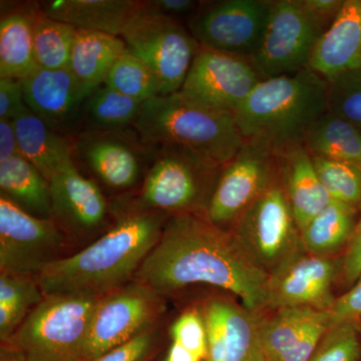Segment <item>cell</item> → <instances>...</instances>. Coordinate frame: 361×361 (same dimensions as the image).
I'll use <instances>...</instances> for the list:
<instances>
[{
	"label": "cell",
	"mask_w": 361,
	"mask_h": 361,
	"mask_svg": "<svg viewBox=\"0 0 361 361\" xmlns=\"http://www.w3.org/2000/svg\"><path fill=\"white\" fill-rule=\"evenodd\" d=\"M135 278L161 296L208 284L231 292L254 312L269 302L270 275L253 262L232 233L214 225L206 214L169 217Z\"/></svg>",
	"instance_id": "cell-1"
},
{
	"label": "cell",
	"mask_w": 361,
	"mask_h": 361,
	"mask_svg": "<svg viewBox=\"0 0 361 361\" xmlns=\"http://www.w3.org/2000/svg\"><path fill=\"white\" fill-rule=\"evenodd\" d=\"M168 217L135 206L90 246L45 266L37 280L44 296L104 295L135 276L156 245Z\"/></svg>",
	"instance_id": "cell-2"
},
{
	"label": "cell",
	"mask_w": 361,
	"mask_h": 361,
	"mask_svg": "<svg viewBox=\"0 0 361 361\" xmlns=\"http://www.w3.org/2000/svg\"><path fill=\"white\" fill-rule=\"evenodd\" d=\"M329 111V80L310 68L261 80L234 116L244 141L278 156L296 145Z\"/></svg>",
	"instance_id": "cell-3"
},
{
	"label": "cell",
	"mask_w": 361,
	"mask_h": 361,
	"mask_svg": "<svg viewBox=\"0 0 361 361\" xmlns=\"http://www.w3.org/2000/svg\"><path fill=\"white\" fill-rule=\"evenodd\" d=\"M133 127L149 148L180 147L220 166L231 160L244 144L234 114L210 108L180 92L142 104Z\"/></svg>",
	"instance_id": "cell-4"
},
{
	"label": "cell",
	"mask_w": 361,
	"mask_h": 361,
	"mask_svg": "<svg viewBox=\"0 0 361 361\" xmlns=\"http://www.w3.org/2000/svg\"><path fill=\"white\" fill-rule=\"evenodd\" d=\"M103 295L44 296L21 323L6 348L25 361H84L90 319Z\"/></svg>",
	"instance_id": "cell-5"
},
{
	"label": "cell",
	"mask_w": 361,
	"mask_h": 361,
	"mask_svg": "<svg viewBox=\"0 0 361 361\" xmlns=\"http://www.w3.org/2000/svg\"><path fill=\"white\" fill-rule=\"evenodd\" d=\"M154 149L135 206L172 215L206 214L223 166L180 147Z\"/></svg>",
	"instance_id": "cell-6"
},
{
	"label": "cell",
	"mask_w": 361,
	"mask_h": 361,
	"mask_svg": "<svg viewBox=\"0 0 361 361\" xmlns=\"http://www.w3.org/2000/svg\"><path fill=\"white\" fill-rule=\"evenodd\" d=\"M121 37L128 51L156 73L161 96L182 90L200 45L179 21L156 13L140 1Z\"/></svg>",
	"instance_id": "cell-7"
},
{
	"label": "cell",
	"mask_w": 361,
	"mask_h": 361,
	"mask_svg": "<svg viewBox=\"0 0 361 361\" xmlns=\"http://www.w3.org/2000/svg\"><path fill=\"white\" fill-rule=\"evenodd\" d=\"M234 225L239 245L269 275L299 252L300 230L281 183L272 185Z\"/></svg>",
	"instance_id": "cell-8"
},
{
	"label": "cell",
	"mask_w": 361,
	"mask_h": 361,
	"mask_svg": "<svg viewBox=\"0 0 361 361\" xmlns=\"http://www.w3.org/2000/svg\"><path fill=\"white\" fill-rule=\"evenodd\" d=\"M326 28L301 0L271 1L262 42L249 61L262 80L292 75L307 68L315 45Z\"/></svg>",
	"instance_id": "cell-9"
},
{
	"label": "cell",
	"mask_w": 361,
	"mask_h": 361,
	"mask_svg": "<svg viewBox=\"0 0 361 361\" xmlns=\"http://www.w3.org/2000/svg\"><path fill=\"white\" fill-rule=\"evenodd\" d=\"M164 310L163 299L135 280L99 299L90 319L84 361H92L153 327Z\"/></svg>",
	"instance_id": "cell-10"
},
{
	"label": "cell",
	"mask_w": 361,
	"mask_h": 361,
	"mask_svg": "<svg viewBox=\"0 0 361 361\" xmlns=\"http://www.w3.org/2000/svg\"><path fill=\"white\" fill-rule=\"evenodd\" d=\"M280 176V158L264 145L244 141L238 153L221 169L206 216L218 227L237 220Z\"/></svg>",
	"instance_id": "cell-11"
},
{
	"label": "cell",
	"mask_w": 361,
	"mask_h": 361,
	"mask_svg": "<svg viewBox=\"0 0 361 361\" xmlns=\"http://www.w3.org/2000/svg\"><path fill=\"white\" fill-rule=\"evenodd\" d=\"M65 237L54 219L32 215L0 195V272L37 277L61 258Z\"/></svg>",
	"instance_id": "cell-12"
},
{
	"label": "cell",
	"mask_w": 361,
	"mask_h": 361,
	"mask_svg": "<svg viewBox=\"0 0 361 361\" xmlns=\"http://www.w3.org/2000/svg\"><path fill=\"white\" fill-rule=\"evenodd\" d=\"M271 1L225 0L195 14L189 32L201 47L250 59L262 42Z\"/></svg>",
	"instance_id": "cell-13"
},
{
	"label": "cell",
	"mask_w": 361,
	"mask_h": 361,
	"mask_svg": "<svg viewBox=\"0 0 361 361\" xmlns=\"http://www.w3.org/2000/svg\"><path fill=\"white\" fill-rule=\"evenodd\" d=\"M261 80L248 59L200 45L180 92L210 108L234 114Z\"/></svg>",
	"instance_id": "cell-14"
},
{
	"label": "cell",
	"mask_w": 361,
	"mask_h": 361,
	"mask_svg": "<svg viewBox=\"0 0 361 361\" xmlns=\"http://www.w3.org/2000/svg\"><path fill=\"white\" fill-rule=\"evenodd\" d=\"M337 263L329 256L296 253L270 274L268 307L331 310Z\"/></svg>",
	"instance_id": "cell-15"
},
{
	"label": "cell",
	"mask_w": 361,
	"mask_h": 361,
	"mask_svg": "<svg viewBox=\"0 0 361 361\" xmlns=\"http://www.w3.org/2000/svg\"><path fill=\"white\" fill-rule=\"evenodd\" d=\"M254 311L227 299L214 298L204 307L206 361H266L261 319Z\"/></svg>",
	"instance_id": "cell-16"
},
{
	"label": "cell",
	"mask_w": 361,
	"mask_h": 361,
	"mask_svg": "<svg viewBox=\"0 0 361 361\" xmlns=\"http://www.w3.org/2000/svg\"><path fill=\"white\" fill-rule=\"evenodd\" d=\"M122 130H84L73 142V152L97 179L113 189H129L142 174L146 145Z\"/></svg>",
	"instance_id": "cell-17"
},
{
	"label": "cell",
	"mask_w": 361,
	"mask_h": 361,
	"mask_svg": "<svg viewBox=\"0 0 361 361\" xmlns=\"http://www.w3.org/2000/svg\"><path fill=\"white\" fill-rule=\"evenodd\" d=\"M27 108L56 132L70 130L80 122L87 94L70 68L37 66L23 80Z\"/></svg>",
	"instance_id": "cell-18"
},
{
	"label": "cell",
	"mask_w": 361,
	"mask_h": 361,
	"mask_svg": "<svg viewBox=\"0 0 361 361\" xmlns=\"http://www.w3.org/2000/svg\"><path fill=\"white\" fill-rule=\"evenodd\" d=\"M52 219L66 231L85 234L99 229L108 214L101 189L71 164L49 180Z\"/></svg>",
	"instance_id": "cell-19"
},
{
	"label": "cell",
	"mask_w": 361,
	"mask_h": 361,
	"mask_svg": "<svg viewBox=\"0 0 361 361\" xmlns=\"http://www.w3.org/2000/svg\"><path fill=\"white\" fill-rule=\"evenodd\" d=\"M310 70L325 80L361 70V0H344L311 56Z\"/></svg>",
	"instance_id": "cell-20"
},
{
	"label": "cell",
	"mask_w": 361,
	"mask_h": 361,
	"mask_svg": "<svg viewBox=\"0 0 361 361\" xmlns=\"http://www.w3.org/2000/svg\"><path fill=\"white\" fill-rule=\"evenodd\" d=\"M279 158L282 186L301 231L332 199L318 177L312 157L302 144L287 149Z\"/></svg>",
	"instance_id": "cell-21"
},
{
	"label": "cell",
	"mask_w": 361,
	"mask_h": 361,
	"mask_svg": "<svg viewBox=\"0 0 361 361\" xmlns=\"http://www.w3.org/2000/svg\"><path fill=\"white\" fill-rule=\"evenodd\" d=\"M20 154L51 180L73 161V145L26 106L13 120Z\"/></svg>",
	"instance_id": "cell-22"
},
{
	"label": "cell",
	"mask_w": 361,
	"mask_h": 361,
	"mask_svg": "<svg viewBox=\"0 0 361 361\" xmlns=\"http://www.w3.org/2000/svg\"><path fill=\"white\" fill-rule=\"evenodd\" d=\"M140 1L135 0H52L40 8L49 18L78 30H92L121 37Z\"/></svg>",
	"instance_id": "cell-23"
},
{
	"label": "cell",
	"mask_w": 361,
	"mask_h": 361,
	"mask_svg": "<svg viewBox=\"0 0 361 361\" xmlns=\"http://www.w3.org/2000/svg\"><path fill=\"white\" fill-rule=\"evenodd\" d=\"M37 4L2 11L0 20V78L23 80L37 68L33 49Z\"/></svg>",
	"instance_id": "cell-24"
},
{
	"label": "cell",
	"mask_w": 361,
	"mask_h": 361,
	"mask_svg": "<svg viewBox=\"0 0 361 361\" xmlns=\"http://www.w3.org/2000/svg\"><path fill=\"white\" fill-rule=\"evenodd\" d=\"M127 51V45L121 37L78 30L68 68L89 96L92 90L104 84L109 71Z\"/></svg>",
	"instance_id": "cell-25"
},
{
	"label": "cell",
	"mask_w": 361,
	"mask_h": 361,
	"mask_svg": "<svg viewBox=\"0 0 361 361\" xmlns=\"http://www.w3.org/2000/svg\"><path fill=\"white\" fill-rule=\"evenodd\" d=\"M0 189L26 212L52 219L49 180L20 154L0 161Z\"/></svg>",
	"instance_id": "cell-26"
},
{
	"label": "cell",
	"mask_w": 361,
	"mask_h": 361,
	"mask_svg": "<svg viewBox=\"0 0 361 361\" xmlns=\"http://www.w3.org/2000/svg\"><path fill=\"white\" fill-rule=\"evenodd\" d=\"M324 310L278 308L269 319L261 320L260 332L266 361H281L302 343Z\"/></svg>",
	"instance_id": "cell-27"
},
{
	"label": "cell",
	"mask_w": 361,
	"mask_h": 361,
	"mask_svg": "<svg viewBox=\"0 0 361 361\" xmlns=\"http://www.w3.org/2000/svg\"><path fill=\"white\" fill-rule=\"evenodd\" d=\"M357 209L331 200L300 231L301 245L308 253L329 256L348 243L356 226Z\"/></svg>",
	"instance_id": "cell-28"
},
{
	"label": "cell",
	"mask_w": 361,
	"mask_h": 361,
	"mask_svg": "<svg viewBox=\"0 0 361 361\" xmlns=\"http://www.w3.org/2000/svg\"><path fill=\"white\" fill-rule=\"evenodd\" d=\"M303 146L311 157L345 161L361 167V132L327 111L306 135Z\"/></svg>",
	"instance_id": "cell-29"
},
{
	"label": "cell",
	"mask_w": 361,
	"mask_h": 361,
	"mask_svg": "<svg viewBox=\"0 0 361 361\" xmlns=\"http://www.w3.org/2000/svg\"><path fill=\"white\" fill-rule=\"evenodd\" d=\"M142 106L103 84L85 99L80 121L85 123V130H123L135 125Z\"/></svg>",
	"instance_id": "cell-30"
},
{
	"label": "cell",
	"mask_w": 361,
	"mask_h": 361,
	"mask_svg": "<svg viewBox=\"0 0 361 361\" xmlns=\"http://www.w3.org/2000/svg\"><path fill=\"white\" fill-rule=\"evenodd\" d=\"M77 32L73 26L47 16L37 4L33 16V49L37 66L47 70L68 68Z\"/></svg>",
	"instance_id": "cell-31"
},
{
	"label": "cell",
	"mask_w": 361,
	"mask_h": 361,
	"mask_svg": "<svg viewBox=\"0 0 361 361\" xmlns=\"http://www.w3.org/2000/svg\"><path fill=\"white\" fill-rule=\"evenodd\" d=\"M37 279L0 272V338L13 336L28 314L44 299Z\"/></svg>",
	"instance_id": "cell-32"
},
{
	"label": "cell",
	"mask_w": 361,
	"mask_h": 361,
	"mask_svg": "<svg viewBox=\"0 0 361 361\" xmlns=\"http://www.w3.org/2000/svg\"><path fill=\"white\" fill-rule=\"evenodd\" d=\"M104 85L142 104L163 94L156 73L145 61L128 51L109 71Z\"/></svg>",
	"instance_id": "cell-33"
},
{
	"label": "cell",
	"mask_w": 361,
	"mask_h": 361,
	"mask_svg": "<svg viewBox=\"0 0 361 361\" xmlns=\"http://www.w3.org/2000/svg\"><path fill=\"white\" fill-rule=\"evenodd\" d=\"M318 177L332 200L361 206V167L355 164L312 157Z\"/></svg>",
	"instance_id": "cell-34"
},
{
	"label": "cell",
	"mask_w": 361,
	"mask_h": 361,
	"mask_svg": "<svg viewBox=\"0 0 361 361\" xmlns=\"http://www.w3.org/2000/svg\"><path fill=\"white\" fill-rule=\"evenodd\" d=\"M329 111L361 132V70L329 80Z\"/></svg>",
	"instance_id": "cell-35"
},
{
	"label": "cell",
	"mask_w": 361,
	"mask_h": 361,
	"mask_svg": "<svg viewBox=\"0 0 361 361\" xmlns=\"http://www.w3.org/2000/svg\"><path fill=\"white\" fill-rule=\"evenodd\" d=\"M361 353L357 323L332 325L310 361H358Z\"/></svg>",
	"instance_id": "cell-36"
},
{
	"label": "cell",
	"mask_w": 361,
	"mask_h": 361,
	"mask_svg": "<svg viewBox=\"0 0 361 361\" xmlns=\"http://www.w3.org/2000/svg\"><path fill=\"white\" fill-rule=\"evenodd\" d=\"M173 342L179 344L201 360L207 356V330L201 312L186 311L171 327Z\"/></svg>",
	"instance_id": "cell-37"
},
{
	"label": "cell",
	"mask_w": 361,
	"mask_h": 361,
	"mask_svg": "<svg viewBox=\"0 0 361 361\" xmlns=\"http://www.w3.org/2000/svg\"><path fill=\"white\" fill-rule=\"evenodd\" d=\"M155 341L156 331L152 327L92 361H145L155 345Z\"/></svg>",
	"instance_id": "cell-38"
},
{
	"label": "cell",
	"mask_w": 361,
	"mask_h": 361,
	"mask_svg": "<svg viewBox=\"0 0 361 361\" xmlns=\"http://www.w3.org/2000/svg\"><path fill=\"white\" fill-rule=\"evenodd\" d=\"M26 106L23 80L0 78V120L13 121Z\"/></svg>",
	"instance_id": "cell-39"
},
{
	"label": "cell",
	"mask_w": 361,
	"mask_h": 361,
	"mask_svg": "<svg viewBox=\"0 0 361 361\" xmlns=\"http://www.w3.org/2000/svg\"><path fill=\"white\" fill-rule=\"evenodd\" d=\"M334 325L337 323H357L361 319V275L353 286L336 299L331 310Z\"/></svg>",
	"instance_id": "cell-40"
},
{
	"label": "cell",
	"mask_w": 361,
	"mask_h": 361,
	"mask_svg": "<svg viewBox=\"0 0 361 361\" xmlns=\"http://www.w3.org/2000/svg\"><path fill=\"white\" fill-rule=\"evenodd\" d=\"M343 274L348 284H355L361 275V217L348 242L343 260Z\"/></svg>",
	"instance_id": "cell-41"
},
{
	"label": "cell",
	"mask_w": 361,
	"mask_h": 361,
	"mask_svg": "<svg viewBox=\"0 0 361 361\" xmlns=\"http://www.w3.org/2000/svg\"><path fill=\"white\" fill-rule=\"evenodd\" d=\"M301 4L327 30L341 11L344 0H301Z\"/></svg>",
	"instance_id": "cell-42"
},
{
	"label": "cell",
	"mask_w": 361,
	"mask_h": 361,
	"mask_svg": "<svg viewBox=\"0 0 361 361\" xmlns=\"http://www.w3.org/2000/svg\"><path fill=\"white\" fill-rule=\"evenodd\" d=\"M144 2L152 11L173 18L189 13L197 6V2L193 0H153Z\"/></svg>",
	"instance_id": "cell-43"
},
{
	"label": "cell",
	"mask_w": 361,
	"mask_h": 361,
	"mask_svg": "<svg viewBox=\"0 0 361 361\" xmlns=\"http://www.w3.org/2000/svg\"><path fill=\"white\" fill-rule=\"evenodd\" d=\"M20 155L13 121L0 120V161Z\"/></svg>",
	"instance_id": "cell-44"
},
{
	"label": "cell",
	"mask_w": 361,
	"mask_h": 361,
	"mask_svg": "<svg viewBox=\"0 0 361 361\" xmlns=\"http://www.w3.org/2000/svg\"><path fill=\"white\" fill-rule=\"evenodd\" d=\"M165 360L166 361H202L200 358L197 357L193 353H190L175 342H173L169 349L168 355Z\"/></svg>",
	"instance_id": "cell-45"
},
{
	"label": "cell",
	"mask_w": 361,
	"mask_h": 361,
	"mask_svg": "<svg viewBox=\"0 0 361 361\" xmlns=\"http://www.w3.org/2000/svg\"><path fill=\"white\" fill-rule=\"evenodd\" d=\"M13 353H16V351H13ZM16 357L4 358V356H2L1 361H25V360H23V358L21 357V356L20 355H18V353H16Z\"/></svg>",
	"instance_id": "cell-46"
},
{
	"label": "cell",
	"mask_w": 361,
	"mask_h": 361,
	"mask_svg": "<svg viewBox=\"0 0 361 361\" xmlns=\"http://www.w3.org/2000/svg\"><path fill=\"white\" fill-rule=\"evenodd\" d=\"M163 361H166V360H163Z\"/></svg>",
	"instance_id": "cell-47"
}]
</instances>
